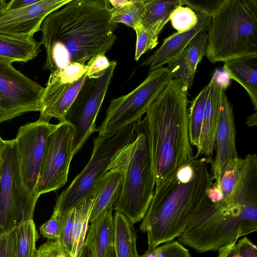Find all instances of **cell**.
Returning <instances> with one entry per match:
<instances>
[{
	"label": "cell",
	"instance_id": "35",
	"mask_svg": "<svg viewBox=\"0 0 257 257\" xmlns=\"http://www.w3.org/2000/svg\"><path fill=\"white\" fill-rule=\"evenodd\" d=\"M224 0L195 1L179 0L181 6L186 5L196 13H203L212 17L220 8Z\"/></svg>",
	"mask_w": 257,
	"mask_h": 257
},
{
	"label": "cell",
	"instance_id": "45",
	"mask_svg": "<svg viewBox=\"0 0 257 257\" xmlns=\"http://www.w3.org/2000/svg\"><path fill=\"white\" fill-rule=\"evenodd\" d=\"M7 2L6 0H0V12L4 10Z\"/></svg>",
	"mask_w": 257,
	"mask_h": 257
},
{
	"label": "cell",
	"instance_id": "43",
	"mask_svg": "<svg viewBox=\"0 0 257 257\" xmlns=\"http://www.w3.org/2000/svg\"><path fill=\"white\" fill-rule=\"evenodd\" d=\"M77 257H96L90 244L85 240L81 249Z\"/></svg>",
	"mask_w": 257,
	"mask_h": 257
},
{
	"label": "cell",
	"instance_id": "47",
	"mask_svg": "<svg viewBox=\"0 0 257 257\" xmlns=\"http://www.w3.org/2000/svg\"><path fill=\"white\" fill-rule=\"evenodd\" d=\"M0 137H1V136H0ZM1 144H0V159H1Z\"/></svg>",
	"mask_w": 257,
	"mask_h": 257
},
{
	"label": "cell",
	"instance_id": "22",
	"mask_svg": "<svg viewBox=\"0 0 257 257\" xmlns=\"http://www.w3.org/2000/svg\"><path fill=\"white\" fill-rule=\"evenodd\" d=\"M122 180V172L113 167L101 179L92 196L93 202L89 223L93 221L104 210L113 208L118 197Z\"/></svg>",
	"mask_w": 257,
	"mask_h": 257
},
{
	"label": "cell",
	"instance_id": "44",
	"mask_svg": "<svg viewBox=\"0 0 257 257\" xmlns=\"http://www.w3.org/2000/svg\"><path fill=\"white\" fill-rule=\"evenodd\" d=\"M247 123L248 126H252L256 124V112L249 116Z\"/></svg>",
	"mask_w": 257,
	"mask_h": 257
},
{
	"label": "cell",
	"instance_id": "39",
	"mask_svg": "<svg viewBox=\"0 0 257 257\" xmlns=\"http://www.w3.org/2000/svg\"><path fill=\"white\" fill-rule=\"evenodd\" d=\"M109 61L105 55H100L92 59L87 64L88 70L87 77L96 78L102 75L104 71L110 65Z\"/></svg>",
	"mask_w": 257,
	"mask_h": 257
},
{
	"label": "cell",
	"instance_id": "10",
	"mask_svg": "<svg viewBox=\"0 0 257 257\" xmlns=\"http://www.w3.org/2000/svg\"><path fill=\"white\" fill-rule=\"evenodd\" d=\"M116 64V61H111L109 67L98 78L86 77L65 115L64 121L70 123L74 129L72 142L73 156L81 149L89 136L97 131L96 118Z\"/></svg>",
	"mask_w": 257,
	"mask_h": 257
},
{
	"label": "cell",
	"instance_id": "16",
	"mask_svg": "<svg viewBox=\"0 0 257 257\" xmlns=\"http://www.w3.org/2000/svg\"><path fill=\"white\" fill-rule=\"evenodd\" d=\"M70 0H39L29 6L0 12V34L30 37L41 30L44 20Z\"/></svg>",
	"mask_w": 257,
	"mask_h": 257
},
{
	"label": "cell",
	"instance_id": "8",
	"mask_svg": "<svg viewBox=\"0 0 257 257\" xmlns=\"http://www.w3.org/2000/svg\"><path fill=\"white\" fill-rule=\"evenodd\" d=\"M0 235L23 221L33 219L38 198L24 183L15 139L0 137Z\"/></svg>",
	"mask_w": 257,
	"mask_h": 257
},
{
	"label": "cell",
	"instance_id": "33",
	"mask_svg": "<svg viewBox=\"0 0 257 257\" xmlns=\"http://www.w3.org/2000/svg\"><path fill=\"white\" fill-rule=\"evenodd\" d=\"M134 29L137 35L135 60L137 61L143 54L156 47L159 35L145 29L140 23Z\"/></svg>",
	"mask_w": 257,
	"mask_h": 257
},
{
	"label": "cell",
	"instance_id": "37",
	"mask_svg": "<svg viewBox=\"0 0 257 257\" xmlns=\"http://www.w3.org/2000/svg\"><path fill=\"white\" fill-rule=\"evenodd\" d=\"M35 257H71L57 240H48L37 249Z\"/></svg>",
	"mask_w": 257,
	"mask_h": 257
},
{
	"label": "cell",
	"instance_id": "13",
	"mask_svg": "<svg viewBox=\"0 0 257 257\" xmlns=\"http://www.w3.org/2000/svg\"><path fill=\"white\" fill-rule=\"evenodd\" d=\"M87 65L72 63L51 73L45 87L43 109L39 119L49 122L53 117L64 121L87 75Z\"/></svg>",
	"mask_w": 257,
	"mask_h": 257
},
{
	"label": "cell",
	"instance_id": "18",
	"mask_svg": "<svg viewBox=\"0 0 257 257\" xmlns=\"http://www.w3.org/2000/svg\"><path fill=\"white\" fill-rule=\"evenodd\" d=\"M216 154L214 160L206 159L211 165L213 180L216 181L224 165L238 157L235 145V127L232 106L224 94L215 134Z\"/></svg>",
	"mask_w": 257,
	"mask_h": 257
},
{
	"label": "cell",
	"instance_id": "4",
	"mask_svg": "<svg viewBox=\"0 0 257 257\" xmlns=\"http://www.w3.org/2000/svg\"><path fill=\"white\" fill-rule=\"evenodd\" d=\"M206 55L212 63L257 59V0H224L211 17Z\"/></svg>",
	"mask_w": 257,
	"mask_h": 257
},
{
	"label": "cell",
	"instance_id": "40",
	"mask_svg": "<svg viewBox=\"0 0 257 257\" xmlns=\"http://www.w3.org/2000/svg\"><path fill=\"white\" fill-rule=\"evenodd\" d=\"M238 257H257L256 245L247 237H243L236 243Z\"/></svg>",
	"mask_w": 257,
	"mask_h": 257
},
{
	"label": "cell",
	"instance_id": "27",
	"mask_svg": "<svg viewBox=\"0 0 257 257\" xmlns=\"http://www.w3.org/2000/svg\"><path fill=\"white\" fill-rule=\"evenodd\" d=\"M93 202L91 197L75 208L71 257H77L84 243Z\"/></svg>",
	"mask_w": 257,
	"mask_h": 257
},
{
	"label": "cell",
	"instance_id": "19",
	"mask_svg": "<svg viewBox=\"0 0 257 257\" xmlns=\"http://www.w3.org/2000/svg\"><path fill=\"white\" fill-rule=\"evenodd\" d=\"M196 14L198 22L194 28L184 32H177L165 39L160 47L147 58L141 66H149L150 71L163 67L177 57L198 33L208 31L211 17L203 13Z\"/></svg>",
	"mask_w": 257,
	"mask_h": 257
},
{
	"label": "cell",
	"instance_id": "9",
	"mask_svg": "<svg viewBox=\"0 0 257 257\" xmlns=\"http://www.w3.org/2000/svg\"><path fill=\"white\" fill-rule=\"evenodd\" d=\"M172 79L173 75L167 67L150 71L135 89L111 100L104 120L97 128L99 136L111 135L140 120L150 104Z\"/></svg>",
	"mask_w": 257,
	"mask_h": 257
},
{
	"label": "cell",
	"instance_id": "12",
	"mask_svg": "<svg viewBox=\"0 0 257 257\" xmlns=\"http://www.w3.org/2000/svg\"><path fill=\"white\" fill-rule=\"evenodd\" d=\"M73 126L66 121L59 122L49 134L38 181L36 195L57 190L67 181L73 156Z\"/></svg>",
	"mask_w": 257,
	"mask_h": 257
},
{
	"label": "cell",
	"instance_id": "26",
	"mask_svg": "<svg viewBox=\"0 0 257 257\" xmlns=\"http://www.w3.org/2000/svg\"><path fill=\"white\" fill-rule=\"evenodd\" d=\"M179 5V0L146 1L140 24L145 29L159 35L169 21L171 12Z\"/></svg>",
	"mask_w": 257,
	"mask_h": 257
},
{
	"label": "cell",
	"instance_id": "28",
	"mask_svg": "<svg viewBox=\"0 0 257 257\" xmlns=\"http://www.w3.org/2000/svg\"><path fill=\"white\" fill-rule=\"evenodd\" d=\"M209 83L191 101L188 113L189 137L191 145L198 148L203 121L205 103L208 93Z\"/></svg>",
	"mask_w": 257,
	"mask_h": 257
},
{
	"label": "cell",
	"instance_id": "5",
	"mask_svg": "<svg viewBox=\"0 0 257 257\" xmlns=\"http://www.w3.org/2000/svg\"><path fill=\"white\" fill-rule=\"evenodd\" d=\"M256 230L257 214L252 209L210 200L192 217L178 239L202 253L218 250Z\"/></svg>",
	"mask_w": 257,
	"mask_h": 257
},
{
	"label": "cell",
	"instance_id": "20",
	"mask_svg": "<svg viewBox=\"0 0 257 257\" xmlns=\"http://www.w3.org/2000/svg\"><path fill=\"white\" fill-rule=\"evenodd\" d=\"M208 33L205 30L198 33L182 52L167 64L173 78L180 80L188 89L192 87L198 64L206 55Z\"/></svg>",
	"mask_w": 257,
	"mask_h": 257
},
{
	"label": "cell",
	"instance_id": "14",
	"mask_svg": "<svg viewBox=\"0 0 257 257\" xmlns=\"http://www.w3.org/2000/svg\"><path fill=\"white\" fill-rule=\"evenodd\" d=\"M55 125L39 119L20 126L15 138L23 181L38 199L36 189L47 141Z\"/></svg>",
	"mask_w": 257,
	"mask_h": 257
},
{
	"label": "cell",
	"instance_id": "41",
	"mask_svg": "<svg viewBox=\"0 0 257 257\" xmlns=\"http://www.w3.org/2000/svg\"><path fill=\"white\" fill-rule=\"evenodd\" d=\"M236 241L220 248L217 257H238Z\"/></svg>",
	"mask_w": 257,
	"mask_h": 257
},
{
	"label": "cell",
	"instance_id": "29",
	"mask_svg": "<svg viewBox=\"0 0 257 257\" xmlns=\"http://www.w3.org/2000/svg\"><path fill=\"white\" fill-rule=\"evenodd\" d=\"M18 257H35L38 234L33 219L15 227Z\"/></svg>",
	"mask_w": 257,
	"mask_h": 257
},
{
	"label": "cell",
	"instance_id": "11",
	"mask_svg": "<svg viewBox=\"0 0 257 257\" xmlns=\"http://www.w3.org/2000/svg\"><path fill=\"white\" fill-rule=\"evenodd\" d=\"M45 87L0 59V124L43 109Z\"/></svg>",
	"mask_w": 257,
	"mask_h": 257
},
{
	"label": "cell",
	"instance_id": "32",
	"mask_svg": "<svg viewBox=\"0 0 257 257\" xmlns=\"http://www.w3.org/2000/svg\"><path fill=\"white\" fill-rule=\"evenodd\" d=\"M139 257H192L179 241L172 240L148 249Z\"/></svg>",
	"mask_w": 257,
	"mask_h": 257
},
{
	"label": "cell",
	"instance_id": "6",
	"mask_svg": "<svg viewBox=\"0 0 257 257\" xmlns=\"http://www.w3.org/2000/svg\"><path fill=\"white\" fill-rule=\"evenodd\" d=\"M137 137L116 156L112 167L123 173L118 197L113 208L134 224L141 221L154 194L153 171L148 137L143 120L137 122Z\"/></svg>",
	"mask_w": 257,
	"mask_h": 257
},
{
	"label": "cell",
	"instance_id": "15",
	"mask_svg": "<svg viewBox=\"0 0 257 257\" xmlns=\"http://www.w3.org/2000/svg\"><path fill=\"white\" fill-rule=\"evenodd\" d=\"M213 186L218 190L220 202L226 205L257 200V156L247 154L224 165Z\"/></svg>",
	"mask_w": 257,
	"mask_h": 257
},
{
	"label": "cell",
	"instance_id": "2",
	"mask_svg": "<svg viewBox=\"0 0 257 257\" xmlns=\"http://www.w3.org/2000/svg\"><path fill=\"white\" fill-rule=\"evenodd\" d=\"M206 158H193L155 187L140 229L146 232L148 249L173 240L209 200L213 185Z\"/></svg>",
	"mask_w": 257,
	"mask_h": 257
},
{
	"label": "cell",
	"instance_id": "25",
	"mask_svg": "<svg viewBox=\"0 0 257 257\" xmlns=\"http://www.w3.org/2000/svg\"><path fill=\"white\" fill-rule=\"evenodd\" d=\"M113 218L114 248L116 257H139L134 224L123 214L115 211Z\"/></svg>",
	"mask_w": 257,
	"mask_h": 257
},
{
	"label": "cell",
	"instance_id": "7",
	"mask_svg": "<svg viewBox=\"0 0 257 257\" xmlns=\"http://www.w3.org/2000/svg\"><path fill=\"white\" fill-rule=\"evenodd\" d=\"M136 122L106 136H98L91 157L82 171L58 197L54 212L66 216L71 210L93 196L95 189L111 169L117 154L136 139Z\"/></svg>",
	"mask_w": 257,
	"mask_h": 257
},
{
	"label": "cell",
	"instance_id": "24",
	"mask_svg": "<svg viewBox=\"0 0 257 257\" xmlns=\"http://www.w3.org/2000/svg\"><path fill=\"white\" fill-rule=\"evenodd\" d=\"M245 58L224 62L223 69L228 79L239 83L247 92L255 110L257 109V68Z\"/></svg>",
	"mask_w": 257,
	"mask_h": 257
},
{
	"label": "cell",
	"instance_id": "1",
	"mask_svg": "<svg viewBox=\"0 0 257 257\" xmlns=\"http://www.w3.org/2000/svg\"><path fill=\"white\" fill-rule=\"evenodd\" d=\"M109 5L106 0H70L49 14L40 30L46 52L44 69L52 73L72 63L86 65L105 55L118 27L111 21Z\"/></svg>",
	"mask_w": 257,
	"mask_h": 257
},
{
	"label": "cell",
	"instance_id": "42",
	"mask_svg": "<svg viewBox=\"0 0 257 257\" xmlns=\"http://www.w3.org/2000/svg\"><path fill=\"white\" fill-rule=\"evenodd\" d=\"M39 0H12L8 1L4 11L23 8L38 2Z\"/></svg>",
	"mask_w": 257,
	"mask_h": 257
},
{
	"label": "cell",
	"instance_id": "38",
	"mask_svg": "<svg viewBox=\"0 0 257 257\" xmlns=\"http://www.w3.org/2000/svg\"><path fill=\"white\" fill-rule=\"evenodd\" d=\"M75 216V208L67 214L65 223L62 229L61 236L57 241L60 243L63 249L70 255L71 252V242L72 231Z\"/></svg>",
	"mask_w": 257,
	"mask_h": 257
},
{
	"label": "cell",
	"instance_id": "34",
	"mask_svg": "<svg viewBox=\"0 0 257 257\" xmlns=\"http://www.w3.org/2000/svg\"><path fill=\"white\" fill-rule=\"evenodd\" d=\"M67 215L62 216L53 211L50 218L40 226L39 229L41 235L48 240H58L65 223Z\"/></svg>",
	"mask_w": 257,
	"mask_h": 257
},
{
	"label": "cell",
	"instance_id": "36",
	"mask_svg": "<svg viewBox=\"0 0 257 257\" xmlns=\"http://www.w3.org/2000/svg\"><path fill=\"white\" fill-rule=\"evenodd\" d=\"M0 257H18L15 227L0 235Z\"/></svg>",
	"mask_w": 257,
	"mask_h": 257
},
{
	"label": "cell",
	"instance_id": "21",
	"mask_svg": "<svg viewBox=\"0 0 257 257\" xmlns=\"http://www.w3.org/2000/svg\"><path fill=\"white\" fill-rule=\"evenodd\" d=\"M112 209L104 210L87 229L85 240L91 245L96 257H109V250L114 247Z\"/></svg>",
	"mask_w": 257,
	"mask_h": 257
},
{
	"label": "cell",
	"instance_id": "30",
	"mask_svg": "<svg viewBox=\"0 0 257 257\" xmlns=\"http://www.w3.org/2000/svg\"><path fill=\"white\" fill-rule=\"evenodd\" d=\"M146 1H128L124 5L110 8L111 21L120 23L134 28L140 23L145 10Z\"/></svg>",
	"mask_w": 257,
	"mask_h": 257
},
{
	"label": "cell",
	"instance_id": "3",
	"mask_svg": "<svg viewBox=\"0 0 257 257\" xmlns=\"http://www.w3.org/2000/svg\"><path fill=\"white\" fill-rule=\"evenodd\" d=\"M188 90L183 81L172 79L150 104L143 119L155 187L195 157L189 137Z\"/></svg>",
	"mask_w": 257,
	"mask_h": 257
},
{
	"label": "cell",
	"instance_id": "17",
	"mask_svg": "<svg viewBox=\"0 0 257 257\" xmlns=\"http://www.w3.org/2000/svg\"><path fill=\"white\" fill-rule=\"evenodd\" d=\"M209 87L205 103L199 144L195 158L204 155L206 159H212L214 151L215 138L222 100L227 85L219 80L215 72L208 83Z\"/></svg>",
	"mask_w": 257,
	"mask_h": 257
},
{
	"label": "cell",
	"instance_id": "46",
	"mask_svg": "<svg viewBox=\"0 0 257 257\" xmlns=\"http://www.w3.org/2000/svg\"><path fill=\"white\" fill-rule=\"evenodd\" d=\"M109 257H116L114 247H112L109 250Z\"/></svg>",
	"mask_w": 257,
	"mask_h": 257
},
{
	"label": "cell",
	"instance_id": "31",
	"mask_svg": "<svg viewBox=\"0 0 257 257\" xmlns=\"http://www.w3.org/2000/svg\"><path fill=\"white\" fill-rule=\"evenodd\" d=\"M169 21L178 32H184L194 28L198 18L196 13L189 7L179 5L171 12Z\"/></svg>",
	"mask_w": 257,
	"mask_h": 257
},
{
	"label": "cell",
	"instance_id": "23",
	"mask_svg": "<svg viewBox=\"0 0 257 257\" xmlns=\"http://www.w3.org/2000/svg\"><path fill=\"white\" fill-rule=\"evenodd\" d=\"M41 44L34 37H23L0 34V59L11 63L27 62L41 51Z\"/></svg>",
	"mask_w": 257,
	"mask_h": 257
}]
</instances>
